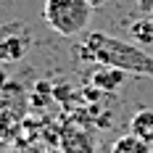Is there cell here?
<instances>
[{
	"label": "cell",
	"mask_w": 153,
	"mask_h": 153,
	"mask_svg": "<svg viewBox=\"0 0 153 153\" xmlns=\"http://www.w3.org/2000/svg\"><path fill=\"white\" fill-rule=\"evenodd\" d=\"M74 58L79 63H95V66H114L135 76H151L153 79V56L145 48L127 42L119 37H111L106 32H87L74 45Z\"/></svg>",
	"instance_id": "1"
},
{
	"label": "cell",
	"mask_w": 153,
	"mask_h": 153,
	"mask_svg": "<svg viewBox=\"0 0 153 153\" xmlns=\"http://www.w3.org/2000/svg\"><path fill=\"white\" fill-rule=\"evenodd\" d=\"M42 16L53 32L63 37H76L87 29L92 8L87 0H45Z\"/></svg>",
	"instance_id": "2"
},
{
	"label": "cell",
	"mask_w": 153,
	"mask_h": 153,
	"mask_svg": "<svg viewBox=\"0 0 153 153\" xmlns=\"http://www.w3.org/2000/svg\"><path fill=\"white\" fill-rule=\"evenodd\" d=\"M29 50V34L19 24L0 29V63H19Z\"/></svg>",
	"instance_id": "3"
},
{
	"label": "cell",
	"mask_w": 153,
	"mask_h": 153,
	"mask_svg": "<svg viewBox=\"0 0 153 153\" xmlns=\"http://www.w3.org/2000/svg\"><path fill=\"white\" fill-rule=\"evenodd\" d=\"M127 76H129L127 71L114 69V66H95V71L90 74V82H92V87H98L103 92H116V90H122Z\"/></svg>",
	"instance_id": "4"
},
{
	"label": "cell",
	"mask_w": 153,
	"mask_h": 153,
	"mask_svg": "<svg viewBox=\"0 0 153 153\" xmlns=\"http://www.w3.org/2000/svg\"><path fill=\"white\" fill-rule=\"evenodd\" d=\"M127 32H129V40H132L135 45H140V48L153 45V13L135 19V21L129 24V29H127Z\"/></svg>",
	"instance_id": "5"
},
{
	"label": "cell",
	"mask_w": 153,
	"mask_h": 153,
	"mask_svg": "<svg viewBox=\"0 0 153 153\" xmlns=\"http://www.w3.org/2000/svg\"><path fill=\"white\" fill-rule=\"evenodd\" d=\"M129 135L153 145V111H137L129 122Z\"/></svg>",
	"instance_id": "6"
},
{
	"label": "cell",
	"mask_w": 153,
	"mask_h": 153,
	"mask_svg": "<svg viewBox=\"0 0 153 153\" xmlns=\"http://www.w3.org/2000/svg\"><path fill=\"white\" fill-rule=\"evenodd\" d=\"M111 153H151V145L143 143L140 137H135V135H124L114 143Z\"/></svg>",
	"instance_id": "7"
},
{
	"label": "cell",
	"mask_w": 153,
	"mask_h": 153,
	"mask_svg": "<svg viewBox=\"0 0 153 153\" xmlns=\"http://www.w3.org/2000/svg\"><path fill=\"white\" fill-rule=\"evenodd\" d=\"M137 11L140 13H153V0H137Z\"/></svg>",
	"instance_id": "8"
},
{
	"label": "cell",
	"mask_w": 153,
	"mask_h": 153,
	"mask_svg": "<svg viewBox=\"0 0 153 153\" xmlns=\"http://www.w3.org/2000/svg\"><path fill=\"white\" fill-rule=\"evenodd\" d=\"M5 87H8V71H5V69L0 66V92L5 90Z\"/></svg>",
	"instance_id": "9"
},
{
	"label": "cell",
	"mask_w": 153,
	"mask_h": 153,
	"mask_svg": "<svg viewBox=\"0 0 153 153\" xmlns=\"http://www.w3.org/2000/svg\"><path fill=\"white\" fill-rule=\"evenodd\" d=\"M90 3V8L95 11V8H103V5H108V0H87Z\"/></svg>",
	"instance_id": "10"
}]
</instances>
